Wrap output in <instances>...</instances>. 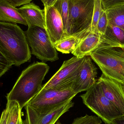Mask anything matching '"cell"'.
<instances>
[{
	"mask_svg": "<svg viewBox=\"0 0 124 124\" xmlns=\"http://www.w3.org/2000/svg\"><path fill=\"white\" fill-rule=\"evenodd\" d=\"M49 69V66L42 62L30 65L22 72L12 89L7 95V101H16L22 109L41 90L42 82Z\"/></svg>",
	"mask_w": 124,
	"mask_h": 124,
	"instance_id": "cell-1",
	"label": "cell"
},
{
	"mask_svg": "<svg viewBox=\"0 0 124 124\" xmlns=\"http://www.w3.org/2000/svg\"><path fill=\"white\" fill-rule=\"evenodd\" d=\"M0 51L16 66L31 59L25 32L19 26L11 23L0 22Z\"/></svg>",
	"mask_w": 124,
	"mask_h": 124,
	"instance_id": "cell-2",
	"label": "cell"
},
{
	"mask_svg": "<svg viewBox=\"0 0 124 124\" xmlns=\"http://www.w3.org/2000/svg\"><path fill=\"white\" fill-rule=\"evenodd\" d=\"M95 0H69V13L64 37L81 40L91 31Z\"/></svg>",
	"mask_w": 124,
	"mask_h": 124,
	"instance_id": "cell-3",
	"label": "cell"
},
{
	"mask_svg": "<svg viewBox=\"0 0 124 124\" xmlns=\"http://www.w3.org/2000/svg\"><path fill=\"white\" fill-rule=\"evenodd\" d=\"M102 74L108 78L124 84V49L99 47L90 55Z\"/></svg>",
	"mask_w": 124,
	"mask_h": 124,
	"instance_id": "cell-4",
	"label": "cell"
},
{
	"mask_svg": "<svg viewBox=\"0 0 124 124\" xmlns=\"http://www.w3.org/2000/svg\"><path fill=\"white\" fill-rule=\"evenodd\" d=\"M80 97L84 104L105 124H113L114 119L124 116L104 95L97 80Z\"/></svg>",
	"mask_w": 124,
	"mask_h": 124,
	"instance_id": "cell-5",
	"label": "cell"
},
{
	"mask_svg": "<svg viewBox=\"0 0 124 124\" xmlns=\"http://www.w3.org/2000/svg\"><path fill=\"white\" fill-rule=\"evenodd\" d=\"M73 82L41 89L27 105L36 110L41 111L54 108L72 101L77 94L72 88Z\"/></svg>",
	"mask_w": 124,
	"mask_h": 124,
	"instance_id": "cell-6",
	"label": "cell"
},
{
	"mask_svg": "<svg viewBox=\"0 0 124 124\" xmlns=\"http://www.w3.org/2000/svg\"><path fill=\"white\" fill-rule=\"evenodd\" d=\"M24 32L32 54L43 62H53L59 59L57 50L46 29L39 26H30Z\"/></svg>",
	"mask_w": 124,
	"mask_h": 124,
	"instance_id": "cell-7",
	"label": "cell"
},
{
	"mask_svg": "<svg viewBox=\"0 0 124 124\" xmlns=\"http://www.w3.org/2000/svg\"><path fill=\"white\" fill-rule=\"evenodd\" d=\"M72 101L52 109L36 110L29 106H25V118L23 124H55L58 119L73 106Z\"/></svg>",
	"mask_w": 124,
	"mask_h": 124,
	"instance_id": "cell-8",
	"label": "cell"
},
{
	"mask_svg": "<svg viewBox=\"0 0 124 124\" xmlns=\"http://www.w3.org/2000/svg\"><path fill=\"white\" fill-rule=\"evenodd\" d=\"M84 57H73L64 61L58 71L43 86L42 89L54 87L65 83L72 82L77 77Z\"/></svg>",
	"mask_w": 124,
	"mask_h": 124,
	"instance_id": "cell-9",
	"label": "cell"
},
{
	"mask_svg": "<svg viewBox=\"0 0 124 124\" xmlns=\"http://www.w3.org/2000/svg\"><path fill=\"white\" fill-rule=\"evenodd\" d=\"M90 56L85 57L80 70L72 85L74 91L78 93L86 91L97 81V70Z\"/></svg>",
	"mask_w": 124,
	"mask_h": 124,
	"instance_id": "cell-10",
	"label": "cell"
},
{
	"mask_svg": "<svg viewBox=\"0 0 124 124\" xmlns=\"http://www.w3.org/2000/svg\"><path fill=\"white\" fill-rule=\"evenodd\" d=\"M97 81L105 96L124 116V92L122 85L103 74Z\"/></svg>",
	"mask_w": 124,
	"mask_h": 124,
	"instance_id": "cell-11",
	"label": "cell"
},
{
	"mask_svg": "<svg viewBox=\"0 0 124 124\" xmlns=\"http://www.w3.org/2000/svg\"><path fill=\"white\" fill-rule=\"evenodd\" d=\"M45 29L53 45L64 37L63 23L61 15L54 6H44Z\"/></svg>",
	"mask_w": 124,
	"mask_h": 124,
	"instance_id": "cell-12",
	"label": "cell"
},
{
	"mask_svg": "<svg viewBox=\"0 0 124 124\" xmlns=\"http://www.w3.org/2000/svg\"><path fill=\"white\" fill-rule=\"evenodd\" d=\"M17 9L27 22L28 27L39 26L45 29V13L44 9H41L33 3L25 4Z\"/></svg>",
	"mask_w": 124,
	"mask_h": 124,
	"instance_id": "cell-13",
	"label": "cell"
},
{
	"mask_svg": "<svg viewBox=\"0 0 124 124\" xmlns=\"http://www.w3.org/2000/svg\"><path fill=\"white\" fill-rule=\"evenodd\" d=\"M101 42V36L98 32H90L82 38L71 54L74 56L82 58L89 56L97 49Z\"/></svg>",
	"mask_w": 124,
	"mask_h": 124,
	"instance_id": "cell-14",
	"label": "cell"
},
{
	"mask_svg": "<svg viewBox=\"0 0 124 124\" xmlns=\"http://www.w3.org/2000/svg\"><path fill=\"white\" fill-rule=\"evenodd\" d=\"M99 47H117L124 49V30L108 24L105 34L101 36Z\"/></svg>",
	"mask_w": 124,
	"mask_h": 124,
	"instance_id": "cell-15",
	"label": "cell"
},
{
	"mask_svg": "<svg viewBox=\"0 0 124 124\" xmlns=\"http://www.w3.org/2000/svg\"><path fill=\"white\" fill-rule=\"evenodd\" d=\"M0 21L28 26L27 22L19 13L17 8L7 0H0Z\"/></svg>",
	"mask_w": 124,
	"mask_h": 124,
	"instance_id": "cell-16",
	"label": "cell"
},
{
	"mask_svg": "<svg viewBox=\"0 0 124 124\" xmlns=\"http://www.w3.org/2000/svg\"><path fill=\"white\" fill-rule=\"evenodd\" d=\"M108 24L120 28L124 30V4L105 11Z\"/></svg>",
	"mask_w": 124,
	"mask_h": 124,
	"instance_id": "cell-17",
	"label": "cell"
},
{
	"mask_svg": "<svg viewBox=\"0 0 124 124\" xmlns=\"http://www.w3.org/2000/svg\"><path fill=\"white\" fill-rule=\"evenodd\" d=\"M6 108L8 112L7 124H22V110L19 103L14 101H7Z\"/></svg>",
	"mask_w": 124,
	"mask_h": 124,
	"instance_id": "cell-18",
	"label": "cell"
},
{
	"mask_svg": "<svg viewBox=\"0 0 124 124\" xmlns=\"http://www.w3.org/2000/svg\"><path fill=\"white\" fill-rule=\"evenodd\" d=\"M81 40L78 37L69 36L62 39L54 46L57 51L63 54H69L75 50Z\"/></svg>",
	"mask_w": 124,
	"mask_h": 124,
	"instance_id": "cell-19",
	"label": "cell"
},
{
	"mask_svg": "<svg viewBox=\"0 0 124 124\" xmlns=\"http://www.w3.org/2000/svg\"><path fill=\"white\" fill-rule=\"evenodd\" d=\"M61 15L64 27V33L69 13V0H57L53 5Z\"/></svg>",
	"mask_w": 124,
	"mask_h": 124,
	"instance_id": "cell-20",
	"label": "cell"
},
{
	"mask_svg": "<svg viewBox=\"0 0 124 124\" xmlns=\"http://www.w3.org/2000/svg\"><path fill=\"white\" fill-rule=\"evenodd\" d=\"M104 11L102 7L101 0H95L92 22L91 26L92 32H98L97 30V24L101 16Z\"/></svg>",
	"mask_w": 124,
	"mask_h": 124,
	"instance_id": "cell-21",
	"label": "cell"
},
{
	"mask_svg": "<svg viewBox=\"0 0 124 124\" xmlns=\"http://www.w3.org/2000/svg\"><path fill=\"white\" fill-rule=\"evenodd\" d=\"M101 119L96 116H89L86 114L84 116L76 118L71 124H101ZM55 124H63L57 121Z\"/></svg>",
	"mask_w": 124,
	"mask_h": 124,
	"instance_id": "cell-22",
	"label": "cell"
},
{
	"mask_svg": "<svg viewBox=\"0 0 124 124\" xmlns=\"http://www.w3.org/2000/svg\"><path fill=\"white\" fill-rule=\"evenodd\" d=\"M108 25V21L106 12L104 11L101 16L97 26V30L101 36L105 34Z\"/></svg>",
	"mask_w": 124,
	"mask_h": 124,
	"instance_id": "cell-23",
	"label": "cell"
},
{
	"mask_svg": "<svg viewBox=\"0 0 124 124\" xmlns=\"http://www.w3.org/2000/svg\"><path fill=\"white\" fill-rule=\"evenodd\" d=\"M13 64L0 51V77L11 67Z\"/></svg>",
	"mask_w": 124,
	"mask_h": 124,
	"instance_id": "cell-24",
	"label": "cell"
},
{
	"mask_svg": "<svg viewBox=\"0 0 124 124\" xmlns=\"http://www.w3.org/2000/svg\"><path fill=\"white\" fill-rule=\"evenodd\" d=\"M101 1L103 9L104 11L124 4V0H101Z\"/></svg>",
	"mask_w": 124,
	"mask_h": 124,
	"instance_id": "cell-25",
	"label": "cell"
},
{
	"mask_svg": "<svg viewBox=\"0 0 124 124\" xmlns=\"http://www.w3.org/2000/svg\"><path fill=\"white\" fill-rule=\"evenodd\" d=\"M11 4L15 7L20 6L22 5L27 4L31 3L32 0H7Z\"/></svg>",
	"mask_w": 124,
	"mask_h": 124,
	"instance_id": "cell-26",
	"label": "cell"
},
{
	"mask_svg": "<svg viewBox=\"0 0 124 124\" xmlns=\"http://www.w3.org/2000/svg\"><path fill=\"white\" fill-rule=\"evenodd\" d=\"M8 118V112L6 108L2 112L0 118V124H7Z\"/></svg>",
	"mask_w": 124,
	"mask_h": 124,
	"instance_id": "cell-27",
	"label": "cell"
},
{
	"mask_svg": "<svg viewBox=\"0 0 124 124\" xmlns=\"http://www.w3.org/2000/svg\"><path fill=\"white\" fill-rule=\"evenodd\" d=\"M113 124H124V116L114 119Z\"/></svg>",
	"mask_w": 124,
	"mask_h": 124,
	"instance_id": "cell-28",
	"label": "cell"
},
{
	"mask_svg": "<svg viewBox=\"0 0 124 124\" xmlns=\"http://www.w3.org/2000/svg\"><path fill=\"white\" fill-rule=\"evenodd\" d=\"M57 0H47L46 4L45 6L51 7L53 6Z\"/></svg>",
	"mask_w": 124,
	"mask_h": 124,
	"instance_id": "cell-29",
	"label": "cell"
},
{
	"mask_svg": "<svg viewBox=\"0 0 124 124\" xmlns=\"http://www.w3.org/2000/svg\"><path fill=\"white\" fill-rule=\"evenodd\" d=\"M41 1H42V3L44 5V6H46V1H47V0H41Z\"/></svg>",
	"mask_w": 124,
	"mask_h": 124,
	"instance_id": "cell-30",
	"label": "cell"
},
{
	"mask_svg": "<svg viewBox=\"0 0 124 124\" xmlns=\"http://www.w3.org/2000/svg\"><path fill=\"white\" fill-rule=\"evenodd\" d=\"M122 88H123V90H124V85H122Z\"/></svg>",
	"mask_w": 124,
	"mask_h": 124,
	"instance_id": "cell-31",
	"label": "cell"
},
{
	"mask_svg": "<svg viewBox=\"0 0 124 124\" xmlns=\"http://www.w3.org/2000/svg\"></svg>",
	"mask_w": 124,
	"mask_h": 124,
	"instance_id": "cell-32",
	"label": "cell"
}]
</instances>
